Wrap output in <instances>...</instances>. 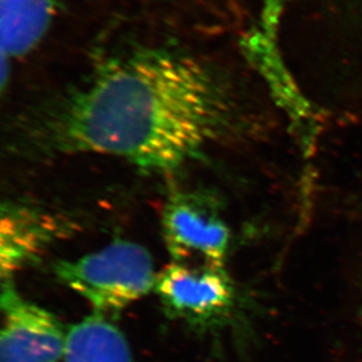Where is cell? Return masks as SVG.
<instances>
[{
	"label": "cell",
	"instance_id": "277c9868",
	"mask_svg": "<svg viewBox=\"0 0 362 362\" xmlns=\"http://www.w3.org/2000/svg\"><path fill=\"white\" fill-rule=\"evenodd\" d=\"M0 362H64L67 333L51 312L18 293L11 279L1 287Z\"/></svg>",
	"mask_w": 362,
	"mask_h": 362
},
{
	"label": "cell",
	"instance_id": "52a82bcc",
	"mask_svg": "<svg viewBox=\"0 0 362 362\" xmlns=\"http://www.w3.org/2000/svg\"><path fill=\"white\" fill-rule=\"evenodd\" d=\"M52 216L19 203L3 205L1 211V274L11 276L21 264L38 252L55 233Z\"/></svg>",
	"mask_w": 362,
	"mask_h": 362
},
{
	"label": "cell",
	"instance_id": "8992f818",
	"mask_svg": "<svg viewBox=\"0 0 362 362\" xmlns=\"http://www.w3.org/2000/svg\"><path fill=\"white\" fill-rule=\"evenodd\" d=\"M65 5L66 0H0L1 79L11 62L37 49Z\"/></svg>",
	"mask_w": 362,
	"mask_h": 362
},
{
	"label": "cell",
	"instance_id": "9c48e42d",
	"mask_svg": "<svg viewBox=\"0 0 362 362\" xmlns=\"http://www.w3.org/2000/svg\"><path fill=\"white\" fill-rule=\"evenodd\" d=\"M283 0H267V12L270 13V17L274 18V14L277 13L281 8Z\"/></svg>",
	"mask_w": 362,
	"mask_h": 362
},
{
	"label": "cell",
	"instance_id": "7a4b0ae2",
	"mask_svg": "<svg viewBox=\"0 0 362 362\" xmlns=\"http://www.w3.org/2000/svg\"><path fill=\"white\" fill-rule=\"evenodd\" d=\"M54 271L101 315L122 310L144 297L156 281L149 252L127 240L112 243L74 262H60Z\"/></svg>",
	"mask_w": 362,
	"mask_h": 362
},
{
	"label": "cell",
	"instance_id": "5b68a950",
	"mask_svg": "<svg viewBox=\"0 0 362 362\" xmlns=\"http://www.w3.org/2000/svg\"><path fill=\"white\" fill-rule=\"evenodd\" d=\"M154 287L169 313L192 322L218 318L233 304L224 267L174 262L158 274Z\"/></svg>",
	"mask_w": 362,
	"mask_h": 362
},
{
	"label": "cell",
	"instance_id": "ba28073f",
	"mask_svg": "<svg viewBox=\"0 0 362 362\" xmlns=\"http://www.w3.org/2000/svg\"><path fill=\"white\" fill-rule=\"evenodd\" d=\"M64 362H132V354L120 329L95 312L69 328Z\"/></svg>",
	"mask_w": 362,
	"mask_h": 362
},
{
	"label": "cell",
	"instance_id": "6da1fadb",
	"mask_svg": "<svg viewBox=\"0 0 362 362\" xmlns=\"http://www.w3.org/2000/svg\"><path fill=\"white\" fill-rule=\"evenodd\" d=\"M21 149L98 155L171 174L245 133L231 76L206 57L173 46L112 55L74 88L25 115Z\"/></svg>",
	"mask_w": 362,
	"mask_h": 362
},
{
	"label": "cell",
	"instance_id": "3957f363",
	"mask_svg": "<svg viewBox=\"0 0 362 362\" xmlns=\"http://www.w3.org/2000/svg\"><path fill=\"white\" fill-rule=\"evenodd\" d=\"M162 228L175 262L224 267L230 230L211 196L171 192L164 205Z\"/></svg>",
	"mask_w": 362,
	"mask_h": 362
}]
</instances>
